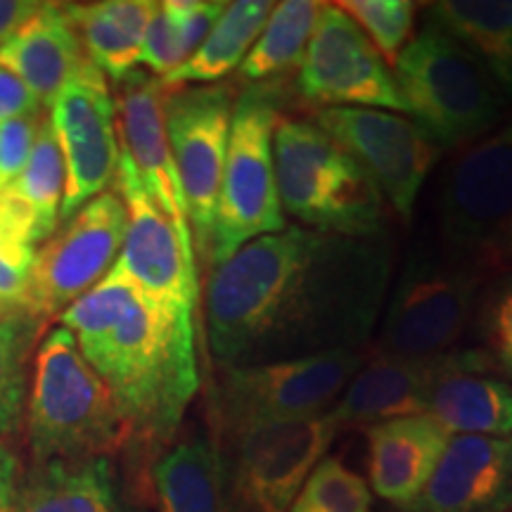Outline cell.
Here are the masks:
<instances>
[{"mask_svg":"<svg viewBox=\"0 0 512 512\" xmlns=\"http://www.w3.org/2000/svg\"><path fill=\"white\" fill-rule=\"evenodd\" d=\"M64 200V162L60 145L43 117L27 166L8 188L0 190V209L10 216L31 247L55 235Z\"/></svg>","mask_w":512,"mask_h":512,"instance_id":"25","label":"cell"},{"mask_svg":"<svg viewBox=\"0 0 512 512\" xmlns=\"http://www.w3.org/2000/svg\"><path fill=\"white\" fill-rule=\"evenodd\" d=\"M64 15L79 36L88 60L121 83L140 64L143 38L155 15L152 0H102V3H67Z\"/></svg>","mask_w":512,"mask_h":512,"instance_id":"23","label":"cell"},{"mask_svg":"<svg viewBox=\"0 0 512 512\" xmlns=\"http://www.w3.org/2000/svg\"><path fill=\"white\" fill-rule=\"evenodd\" d=\"M64 162L60 221L107 192L117 178L121 145L117 105L98 67L64 86L48 114Z\"/></svg>","mask_w":512,"mask_h":512,"instance_id":"15","label":"cell"},{"mask_svg":"<svg viewBox=\"0 0 512 512\" xmlns=\"http://www.w3.org/2000/svg\"><path fill=\"white\" fill-rule=\"evenodd\" d=\"M107 384L128 437L169 441L200 389L192 311L147 299L117 268L60 313Z\"/></svg>","mask_w":512,"mask_h":512,"instance_id":"2","label":"cell"},{"mask_svg":"<svg viewBox=\"0 0 512 512\" xmlns=\"http://www.w3.org/2000/svg\"><path fill=\"white\" fill-rule=\"evenodd\" d=\"M392 67L406 114L439 147L489 136L508 110L482 64L434 24L406 43Z\"/></svg>","mask_w":512,"mask_h":512,"instance_id":"5","label":"cell"},{"mask_svg":"<svg viewBox=\"0 0 512 512\" xmlns=\"http://www.w3.org/2000/svg\"><path fill=\"white\" fill-rule=\"evenodd\" d=\"M10 238H15V240H22V242H27V240L22 238V235L17 233L15 228L10 226V221L5 219V214H3V211H0V247H3V242H5V240H10ZM27 245H29V242H27Z\"/></svg>","mask_w":512,"mask_h":512,"instance_id":"42","label":"cell"},{"mask_svg":"<svg viewBox=\"0 0 512 512\" xmlns=\"http://www.w3.org/2000/svg\"><path fill=\"white\" fill-rule=\"evenodd\" d=\"M439 223L456 259L486 266L512 223V119L467 147L453 166Z\"/></svg>","mask_w":512,"mask_h":512,"instance_id":"12","label":"cell"},{"mask_svg":"<svg viewBox=\"0 0 512 512\" xmlns=\"http://www.w3.org/2000/svg\"><path fill=\"white\" fill-rule=\"evenodd\" d=\"M320 3L313 0H285L275 3L264 31L240 64L242 79L268 81L299 69L306 46L316 27Z\"/></svg>","mask_w":512,"mask_h":512,"instance_id":"29","label":"cell"},{"mask_svg":"<svg viewBox=\"0 0 512 512\" xmlns=\"http://www.w3.org/2000/svg\"><path fill=\"white\" fill-rule=\"evenodd\" d=\"M117 128L119 145L136 166L140 183L147 195L157 202V207L169 216L181 238L188 245L192 242V230L188 219V207L181 181H178L174 155H171L169 136L164 121L166 91L155 76L145 72H133L117 83Z\"/></svg>","mask_w":512,"mask_h":512,"instance_id":"18","label":"cell"},{"mask_svg":"<svg viewBox=\"0 0 512 512\" xmlns=\"http://www.w3.org/2000/svg\"><path fill=\"white\" fill-rule=\"evenodd\" d=\"M34 252L36 247L15 238L0 247V318H22Z\"/></svg>","mask_w":512,"mask_h":512,"instance_id":"34","label":"cell"},{"mask_svg":"<svg viewBox=\"0 0 512 512\" xmlns=\"http://www.w3.org/2000/svg\"><path fill=\"white\" fill-rule=\"evenodd\" d=\"M283 214L347 238H384V197L361 164L316 121L280 119L273 136Z\"/></svg>","mask_w":512,"mask_h":512,"instance_id":"3","label":"cell"},{"mask_svg":"<svg viewBox=\"0 0 512 512\" xmlns=\"http://www.w3.org/2000/svg\"><path fill=\"white\" fill-rule=\"evenodd\" d=\"M280 114L266 88L235 100L226 164L209 242V266H219L256 238L287 228L275 181L273 136Z\"/></svg>","mask_w":512,"mask_h":512,"instance_id":"6","label":"cell"},{"mask_svg":"<svg viewBox=\"0 0 512 512\" xmlns=\"http://www.w3.org/2000/svg\"><path fill=\"white\" fill-rule=\"evenodd\" d=\"M233 110L235 98L228 86L174 88L164 98L166 136L188 207L192 242L207 264Z\"/></svg>","mask_w":512,"mask_h":512,"instance_id":"10","label":"cell"},{"mask_svg":"<svg viewBox=\"0 0 512 512\" xmlns=\"http://www.w3.org/2000/svg\"><path fill=\"white\" fill-rule=\"evenodd\" d=\"M403 512H512V434H453L430 484Z\"/></svg>","mask_w":512,"mask_h":512,"instance_id":"19","label":"cell"},{"mask_svg":"<svg viewBox=\"0 0 512 512\" xmlns=\"http://www.w3.org/2000/svg\"><path fill=\"white\" fill-rule=\"evenodd\" d=\"M491 363L484 349L444 351L425 358H368L351 377L330 415L342 427H370L377 422L427 413L434 387L446 375Z\"/></svg>","mask_w":512,"mask_h":512,"instance_id":"17","label":"cell"},{"mask_svg":"<svg viewBox=\"0 0 512 512\" xmlns=\"http://www.w3.org/2000/svg\"><path fill=\"white\" fill-rule=\"evenodd\" d=\"M484 266L413 249L384 309L373 356L425 358L444 354L475 309Z\"/></svg>","mask_w":512,"mask_h":512,"instance_id":"7","label":"cell"},{"mask_svg":"<svg viewBox=\"0 0 512 512\" xmlns=\"http://www.w3.org/2000/svg\"><path fill=\"white\" fill-rule=\"evenodd\" d=\"M427 413L451 434L505 437L512 434V384L494 363L458 370L434 387Z\"/></svg>","mask_w":512,"mask_h":512,"instance_id":"24","label":"cell"},{"mask_svg":"<svg viewBox=\"0 0 512 512\" xmlns=\"http://www.w3.org/2000/svg\"><path fill=\"white\" fill-rule=\"evenodd\" d=\"M387 238L299 223L256 238L211 268L209 347L221 368L366 351L392 285Z\"/></svg>","mask_w":512,"mask_h":512,"instance_id":"1","label":"cell"},{"mask_svg":"<svg viewBox=\"0 0 512 512\" xmlns=\"http://www.w3.org/2000/svg\"><path fill=\"white\" fill-rule=\"evenodd\" d=\"M482 337L486 356L498 375L512 384V275L486 299L482 311Z\"/></svg>","mask_w":512,"mask_h":512,"instance_id":"33","label":"cell"},{"mask_svg":"<svg viewBox=\"0 0 512 512\" xmlns=\"http://www.w3.org/2000/svg\"><path fill=\"white\" fill-rule=\"evenodd\" d=\"M297 91L320 110L406 112L389 64L339 5L320 3L316 27L297 69Z\"/></svg>","mask_w":512,"mask_h":512,"instance_id":"13","label":"cell"},{"mask_svg":"<svg viewBox=\"0 0 512 512\" xmlns=\"http://www.w3.org/2000/svg\"><path fill=\"white\" fill-rule=\"evenodd\" d=\"M0 67L17 76L41 110H50L64 86L95 69L62 3L43 8L0 46Z\"/></svg>","mask_w":512,"mask_h":512,"instance_id":"21","label":"cell"},{"mask_svg":"<svg viewBox=\"0 0 512 512\" xmlns=\"http://www.w3.org/2000/svg\"><path fill=\"white\" fill-rule=\"evenodd\" d=\"M128 214L119 192L107 190L64 221L34 252L22 318L38 323L72 306L110 273L126 238Z\"/></svg>","mask_w":512,"mask_h":512,"instance_id":"8","label":"cell"},{"mask_svg":"<svg viewBox=\"0 0 512 512\" xmlns=\"http://www.w3.org/2000/svg\"><path fill=\"white\" fill-rule=\"evenodd\" d=\"M41 8L43 3H36V0H0V46L15 36Z\"/></svg>","mask_w":512,"mask_h":512,"instance_id":"39","label":"cell"},{"mask_svg":"<svg viewBox=\"0 0 512 512\" xmlns=\"http://www.w3.org/2000/svg\"><path fill=\"white\" fill-rule=\"evenodd\" d=\"M339 8L354 19L384 62L392 67L411 41L418 5L411 0H347L339 3Z\"/></svg>","mask_w":512,"mask_h":512,"instance_id":"32","label":"cell"},{"mask_svg":"<svg viewBox=\"0 0 512 512\" xmlns=\"http://www.w3.org/2000/svg\"><path fill=\"white\" fill-rule=\"evenodd\" d=\"M366 361V351H339L264 366L221 368L223 427L233 437L259 422L325 413Z\"/></svg>","mask_w":512,"mask_h":512,"instance_id":"9","label":"cell"},{"mask_svg":"<svg viewBox=\"0 0 512 512\" xmlns=\"http://www.w3.org/2000/svg\"><path fill=\"white\" fill-rule=\"evenodd\" d=\"M41 121V114H29L0 126V190L8 188L27 166Z\"/></svg>","mask_w":512,"mask_h":512,"instance_id":"37","label":"cell"},{"mask_svg":"<svg viewBox=\"0 0 512 512\" xmlns=\"http://www.w3.org/2000/svg\"><path fill=\"white\" fill-rule=\"evenodd\" d=\"M114 183L128 214L126 238L114 268L152 302L169 309L195 311V247L181 238L169 216L147 195L136 166L124 150Z\"/></svg>","mask_w":512,"mask_h":512,"instance_id":"16","label":"cell"},{"mask_svg":"<svg viewBox=\"0 0 512 512\" xmlns=\"http://www.w3.org/2000/svg\"><path fill=\"white\" fill-rule=\"evenodd\" d=\"M10 512H124L107 456L34 463Z\"/></svg>","mask_w":512,"mask_h":512,"instance_id":"22","label":"cell"},{"mask_svg":"<svg viewBox=\"0 0 512 512\" xmlns=\"http://www.w3.org/2000/svg\"><path fill=\"white\" fill-rule=\"evenodd\" d=\"M188 60L178 41L176 27L171 22L169 12L164 10L162 3H157L155 15H152L150 24H147L143 50H140V64H145L155 79H164L171 72H176L181 64Z\"/></svg>","mask_w":512,"mask_h":512,"instance_id":"35","label":"cell"},{"mask_svg":"<svg viewBox=\"0 0 512 512\" xmlns=\"http://www.w3.org/2000/svg\"><path fill=\"white\" fill-rule=\"evenodd\" d=\"M370 505L373 496L366 479L339 458H323L287 512H370Z\"/></svg>","mask_w":512,"mask_h":512,"instance_id":"30","label":"cell"},{"mask_svg":"<svg viewBox=\"0 0 512 512\" xmlns=\"http://www.w3.org/2000/svg\"><path fill=\"white\" fill-rule=\"evenodd\" d=\"M27 430L34 463L107 456L128 437L112 392L62 325L50 330L38 347Z\"/></svg>","mask_w":512,"mask_h":512,"instance_id":"4","label":"cell"},{"mask_svg":"<svg viewBox=\"0 0 512 512\" xmlns=\"http://www.w3.org/2000/svg\"><path fill=\"white\" fill-rule=\"evenodd\" d=\"M162 5L174 22L185 57H190L216 27L228 3H221V0H166Z\"/></svg>","mask_w":512,"mask_h":512,"instance_id":"36","label":"cell"},{"mask_svg":"<svg viewBox=\"0 0 512 512\" xmlns=\"http://www.w3.org/2000/svg\"><path fill=\"white\" fill-rule=\"evenodd\" d=\"M427 17L475 57L512 100V0H441L427 5Z\"/></svg>","mask_w":512,"mask_h":512,"instance_id":"26","label":"cell"},{"mask_svg":"<svg viewBox=\"0 0 512 512\" xmlns=\"http://www.w3.org/2000/svg\"><path fill=\"white\" fill-rule=\"evenodd\" d=\"M486 264L491 266H512V223L510 228L505 230V235L501 238V242H498L494 252H491L489 261Z\"/></svg>","mask_w":512,"mask_h":512,"instance_id":"41","label":"cell"},{"mask_svg":"<svg viewBox=\"0 0 512 512\" xmlns=\"http://www.w3.org/2000/svg\"><path fill=\"white\" fill-rule=\"evenodd\" d=\"M313 121L361 164L396 214L411 221L439 145L413 119L396 112L325 107Z\"/></svg>","mask_w":512,"mask_h":512,"instance_id":"14","label":"cell"},{"mask_svg":"<svg viewBox=\"0 0 512 512\" xmlns=\"http://www.w3.org/2000/svg\"><path fill=\"white\" fill-rule=\"evenodd\" d=\"M339 425L330 411L259 422L233 434L230 482L240 512H287L325 458Z\"/></svg>","mask_w":512,"mask_h":512,"instance_id":"11","label":"cell"},{"mask_svg":"<svg viewBox=\"0 0 512 512\" xmlns=\"http://www.w3.org/2000/svg\"><path fill=\"white\" fill-rule=\"evenodd\" d=\"M157 512L226 510V465L207 437H190L164 453L152 467Z\"/></svg>","mask_w":512,"mask_h":512,"instance_id":"27","label":"cell"},{"mask_svg":"<svg viewBox=\"0 0 512 512\" xmlns=\"http://www.w3.org/2000/svg\"><path fill=\"white\" fill-rule=\"evenodd\" d=\"M17 456L0 441V512H10L19 486Z\"/></svg>","mask_w":512,"mask_h":512,"instance_id":"40","label":"cell"},{"mask_svg":"<svg viewBox=\"0 0 512 512\" xmlns=\"http://www.w3.org/2000/svg\"><path fill=\"white\" fill-rule=\"evenodd\" d=\"M29 114H41L36 98L15 74L0 67V126Z\"/></svg>","mask_w":512,"mask_h":512,"instance_id":"38","label":"cell"},{"mask_svg":"<svg viewBox=\"0 0 512 512\" xmlns=\"http://www.w3.org/2000/svg\"><path fill=\"white\" fill-rule=\"evenodd\" d=\"M34 323L0 318V434H12L24 415L27 396V349Z\"/></svg>","mask_w":512,"mask_h":512,"instance_id":"31","label":"cell"},{"mask_svg":"<svg viewBox=\"0 0 512 512\" xmlns=\"http://www.w3.org/2000/svg\"><path fill=\"white\" fill-rule=\"evenodd\" d=\"M273 8L275 3H268V0L228 3L216 27L204 38L202 46L176 72L159 79L164 91L185 88L188 83L221 81L223 76L240 69V64L245 62L256 38L264 31Z\"/></svg>","mask_w":512,"mask_h":512,"instance_id":"28","label":"cell"},{"mask_svg":"<svg viewBox=\"0 0 512 512\" xmlns=\"http://www.w3.org/2000/svg\"><path fill=\"white\" fill-rule=\"evenodd\" d=\"M451 437L430 413L366 427L368 475L375 494L401 510L411 505L430 484Z\"/></svg>","mask_w":512,"mask_h":512,"instance_id":"20","label":"cell"}]
</instances>
